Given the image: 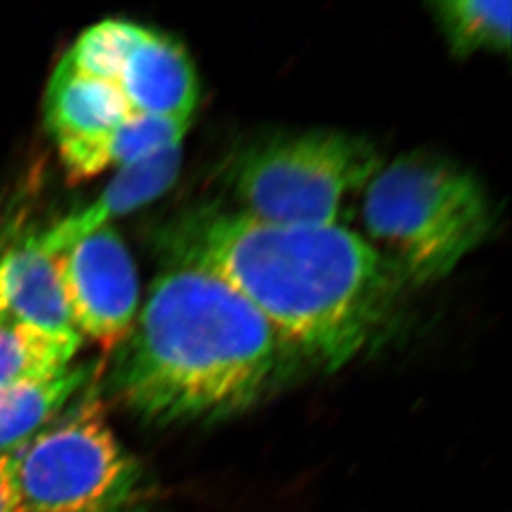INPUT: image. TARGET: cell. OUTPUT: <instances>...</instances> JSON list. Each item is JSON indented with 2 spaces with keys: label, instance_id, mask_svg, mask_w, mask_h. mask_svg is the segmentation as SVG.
Returning <instances> with one entry per match:
<instances>
[{
  "label": "cell",
  "instance_id": "9",
  "mask_svg": "<svg viewBox=\"0 0 512 512\" xmlns=\"http://www.w3.org/2000/svg\"><path fill=\"white\" fill-rule=\"evenodd\" d=\"M0 325L52 335H78L54 256L22 244L0 257Z\"/></svg>",
  "mask_w": 512,
  "mask_h": 512
},
{
  "label": "cell",
  "instance_id": "8",
  "mask_svg": "<svg viewBox=\"0 0 512 512\" xmlns=\"http://www.w3.org/2000/svg\"><path fill=\"white\" fill-rule=\"evenodd\" d=\"M181 163L183 148L176 145L116 170L112 181L95 201L60 219L52 228L30 237L25 244L47 256H57L88 234L112 226L115 219L163 196L178 179Z\"/></svg>",
  "mask_w": 512,
  "mask_h": 512
},
{
  "label": "cell",
  "instance_id": "12",
  "mask_svg": "<svg viewBox=\"0 0 512 512\" xmlns=\"http://www.w3.org/2000/svg\"><path fill=\"white\" fill-rule=\"evenodd\" d=\"M100 372L97 363H78L52 377L0 387V458L14 455L45 430L60 411Z\"/></svg>",
  "mask_w": 512,
  "mask_h": 512
},
{
  "label": "cell",
  "instance_id": "7",
  "mask_svg": "<svg viewBox=\"0 0 512 512\" xmlns=\"http://www.w3.org/2000/svg\"><path fill=\"white\" fill-rule=\"evenodd\" d=\"M68 312L80 337L110 353L140 310V281L123 237L112 226L54 256Z\"/></svg>",
  "mask_w": 512,
  "mask_h": 512
},
{
  "label": "cell",
  "instance_id": "5",
  "mask_svg": "<svg viewBox=\"0 0 512 512\" xmlns=\"http://www.w3.org/2000/svg\"><path fill=\"white\" fill-rule=\"evenodd\" d=\"M10 455L24 512H125L141 491L140 464L121 446L97 392Z\"/></svg>",
  "mask_w": 512,
  "mask_h": 512
},
{
  "label": "cell",
  "instance_id": "1",
  "mask_svg": "<svg viewBox=\"0 0 512 512\" xmlns=\"http://www.w3.org/2000/svg\"><path fill=\"white\" fill-rule=\"evenodd\" d=\"M160 242L165 259L231 285L300 358L329 372L377 339L405 285L385 254L339 224L287 226L204 206L174 219Z\"/></svg>",
  "mask_w": 512,
  "mask_h": 512
},
{
  "label": "cell",
  "instance_id": "4",
  "mask_svg": "<svg viewBox=\"0 0 512 512\" xmlns=\"http://www.w3.org/2000/svg\"><path fill=\"white\" fill-rule=\"evenodd\" d=\"M383 161L363 136L337 130L279 133L247 146L229 170L242 213L287 226H334L343 199Z\"/></svg>",
  "mask_w": 512,
  "mask_h": 512
},
{
  "label": "cell",
  "instance_id": "15",
  "mask_svg": "<svg viewBox=\"0 0 512 512\" xmlns=\"http://www.w3.org/2000/svg\"><path fill=\"white\" fill-rule=\"evenodd\" d=\"M0 512H24L15 488L10 456L0 458Z\"/></svg>",
  "mask_w": 512,
  "mask_h": 512
},
{
  "label": "cell",
  "instance_id": "3",
  "mask_svg": "<svg viewBox=\"0 0 512 512\" xmlns=\"http://www.w3.org/2000/svg\"><path fill=\"white\" fill-rule=\"evenodd\" d=\"M363 218L411 285L450 276L493 228L491 203L479 179L426 151L382 165L367 184Z\"/></svg>",
  "mask_w": 512,
  "mask_h": 512
},
{
  "label": "cell",
  "instance_id": "6",
  "mask_svg": "<svg viewBox=\"0 0 512 512\" xmlns=\"http://www.w3.org/2000/svg\"><path fill=\"white\" fill-rule=\"evenodd\" d=\"M60 63L112 83L135 115L191 120L198 105V75L183 45L131 20L88 27Z\"/></svg>",
  "mask_w": 512,
  "mask_h": 512
},
{
  "label": "cell",
  "instance_id": "10",
  "mask_svg": "<svg viewBox=\"0 0 512 512\" xmlns=\"http://www.w3.org/2000/svg\"><path fill=\"white\" fill-rule=\"evenodd\" d=\"M189 123L188 118L131 115L103 135L57 146L70 179L83 181L181 145Z\"/></svg>",
  "mask_w": 512,
  "mask_h": 512
},
{
  "label": "cell",
  "instance_id": "2",
  "mask_svg": "<svg viewBox=\"0 0 512 512\" xmlns=\"http://www.w3.org/2000/svg\"><path fill=\"white\" fill-rule=\"evenodd\" d=\"M112 353L103 380L107 397L163 426L249 410L300 360L231 285L171 259Z\"/></svg>",
  "mask_w": 512,
  "mask_h": 512
},
{
  "label": "cell",
  "instance_id": "14",
  "mask_svg": "<svg viewBox=\"0 0 512 512\" xmlns=\"http://www.w3.org/2000/svg\"><path fill=\"white\" fill-rule=\"evenodd\" d=\"M82 342L78 335H52L0 325V387L67 370Z\"/></svg>",
  "mask_w": 512,
  "mask_h": 512
},
{
  "label": "cell",
  "instance_id": "13",
  "mask_svg": "<svg viewBox=\"0 0 512 512\" xmlns=\"http://www.w3.org/2000/svg\"><path fill=\"white\" fill-rule=\"evenodd\" d=\"M436 24L451 54H508L511 49L512 4L509 0H441L431 4Z\"/></svg>",
  "mask_w": 512,
  "mask_h": 512
},
{
  "label": "cell",
  "instance_id": "11",
  "mask_svg": "<svg viewBox=\"0 0 512 512\" xmlns=\"http://www.w3.org/2000/svg\"><path fill=\"white\" fill-rule=\"evenodd\" d=\"M131 115L135 113L112 83L58 63L44 102L45 126L57 145L103 135Z\"/></svg>",
  "mask_w": 512,
  "mask_h": 512
}]
</instances>
